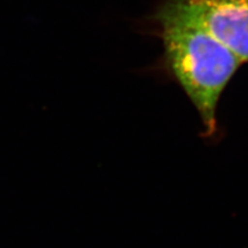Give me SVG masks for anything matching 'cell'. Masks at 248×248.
Returning <instances> with one entry per match:
<instances>
[{
	"label": "cell",
	"mask_w": 248,
	"mask_h": 248,
	"mask_svg": "<svg viewBox=\"0 0 248 248\" xmlns=\"http://www.w3.org/2000/svg\"><path fill=\"white\" fill-rule=\"evenodd\" d=\"M164 44L166 65L203 123V136L217 134L216 111L228 83L243 62L174 0L154 16Z\"/></svg>",
	"instance_id": "obj_1"
},
{
	"label": "cell",
	"mask_w": 248,
	"mask_h": 248,
	"mask_svg": "<svg viewBox=\"0 0 248 248\" xmlns=\"http://www.w3.org/2000/svg\"><path fill=\"white\" fill-rule=\"evenodd\" d=\"M243 63L248 61V0H174Z\"/></svg>",
	"instance_id": "obj_2"
}]
</instances>
